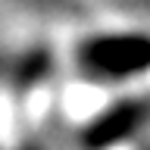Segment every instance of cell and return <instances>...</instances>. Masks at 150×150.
Returning <instances> with one entry per match:
<instances>
[{"mask_svg":"<svg viewBox=\"0 0 150 150\" xmlns=\"http://www.w3.org/2000/svg\"><path fill=\"white\" fill-rule=\"evenodd\" d=\"M84 69L94 78H119L150 66V41L144 38H106L84 47Z\"/></svg>","mask_w":150,"mask_h":150,"instance_id":"1","label":"cell"}]
</instances>
